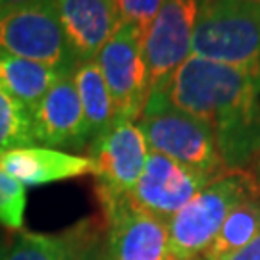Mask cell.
<instances>
[{"mask_svg": "<svg viewBox=\"0 0 260 260\" xmlns=\"http://www.w3.org/2000/svg\"><path fill=\"white\" fill-rule=\"evenodd\" d=\"M27 2H33V0H0V12L8 8H16V6H21V4H27Z\"/></svg>", "mask_w": 260, "mask_h": 260, "instance_id": "23", "label": "cell"}, {"mask_svg": "<svg viewBox=\"0 0 260 260\" xmlns=\"http://www.w3.org/2000/svg\"><path fill=\"white\" fill-rule=\"evenodd\" d=\"M0 170L18 179L23 187H41L94 174V166L89 156H77L41 145H29L2 152Z\"/></svg>", "mask_w": 260, "mask_h": 260, "instance_id": "13", "label": "cell"}, {"mask_svg": "<svg viewBox=\"0 0 260 260\" xmlns=\"http://www.w3.org/2000/svg\"><path fill=\"white\" fill-rule=\"evenodd\" d=\"M254 2H260V0H254Z\"/></svg>", "mask_w": 260, "mask_h": 260, "instance_id": "26", "label": "cell"}, {"mask_svg": "<svg viewBox=\"0 0 260 260\" xmlns=\"http://www.w3.org/2000/svg\"><path fill=\"white\" fill-rule=\"evenodd\" d=\"M156 89L174 108L210 125L225 170H247L258 158V75L191 54Z\"/></svg>", "mask_w": 260, "mask_h": 260, "instance_id": "1", "label": "cell"}, {"mask_svg": "<svg viewBox=\"0 0 260 260\" xmlns=\"http://www.w3.org/2000/svg\"><path fill=\"white\" fill-rule=\"evenodd\" d=\"M251 174L254 176V179H256V183L260 185V154H258V158L252 162V170H251Z\"/></svg>", "mask_w": 260, "mask_h": 260, "instance_id": "24", "label": "cell"}, {"mask_svg": "<svg viewBox=\"0 0 260 260\" xmlns=\"http://www.w3.org/2000/svg\"><path fill=\"white\" fill-rule=\"evenodd\" d=\"M72 79H74L75 91L79 94V103L83 108L87 133H89V143H91L94 137L104 133L116 121L114 103H112L110 91L104 83V77L94 60L77 66Z\"/></svg>", "mask_w": 260, "mask_h": 260, "instance_id": "16", "label": "cell"}, {"mask_svg": "<svg viewBox=\"0 0 260 260\" xmlns=\"http://www.w3.org/2000/svg\"><path fill=\"white\" fill-rule=\"evenodd\" d=\"M120 23H131L143 33L149 29L164 0H114Z\"/></svg>", "mask_w": 260, "mask_h": 260, "instance_id": "20", "label": "cell"}, {"mask_svg": "<svg viewBox=\"0 0 260 260\" xmlns=\"http://www.w3.org/2000/svg\"><path fill=\"white\" fill-rule=\"evenodd\" d=\"M79 251V228L70 232L50 233L19 232L8 243L2 260H77Z\"/></svg>", "mask_w": 260, "mask_h": 260, "instance_id": "17", "label": "cell"}, {"mask_svg": "<svg viewBox=\"0 0 260 260\" xmlns=\"http://www.w3.org/2000/svg\"><path fill=\"white\" fill-rule=\"evenodd\" d=\"M27 191L18 179L0 170V225L10 232H21L25 220Z\"/></svg>", "mask_w": 260, "mask_h": 260, "instance_id": "19", "label": "cell"}, {"mask_svg": "<svg viewBox=\"0 0 260 260\" xmlns=\"http://www.w3.org/2000/svg\"><path fill=\"white\" fill-rule=\"evenodd\" d=\"M260 232V189L245 197L239 205L232 208L223 220L220 232L212 243L199 256V260H228L245 245L256 237Z\"/></svg>", "mask_w": 260, "mask_h": 260, "instance_id": "15", "label": "cell"}, {"mask_svg": "<svg viewBox=\"0 0 260 260\" xmlns=\"http://www.w3.org/2000/svg\"><path fill=\"white\" fill-rule=\"evenodd\" d=\"M33 145L29 110L0 89V154Z\"/></svg>", "mask_w": 260, "mask_h": 260, "instance_id": "18", "label": "cell"}, {"mask_svg": "<svg viewBox=\"0 0 260 260\" xmlns=\"http://www.w3.org/2000/svg\"><path fill=\"white\" fill-rule=\"evenodd\" d=\"M56 14L79 64L94 60L120 25L114 0H54Z\"/></svg>", "mask_w": 260, "mask_h": 260, "instance_id": "12", "label": "cell"}, {"mask_svg": "<svg viewBox=\"0 0 260 260\" xmlns=\"http://www.w3.org/2000/svg\"><path fill=\"white\" fill-rule=\"evenodd\" d=\"M79 228V251L77 260H112L108 254L106 239L101 237L99 225L87 220L85 223L77 225Z\"/></svg>", "mask_w": 260, "mask_h": 260, "instance_id": "21", "label": "cell"}, {"mask_svg": "<svg viewBox=\"0 0 260 260\" xmlns=\"http://www.w3.org/2000/svg\"><path fill=\"white\" fill-rule=\"evenodd\" d=\"M99 203L108 223L106 247L112 260H174L168 222L131 208L125 197Z\"/></svg>", "mask_w": 260, "mask_h": 260, "instance_id": "10", "label": "cell"}, {"mask_svg": "<svg viewBox=\"0 0 260 260\" xmlns=\"http://www.w3.org/2000/svg\"><path fill=\"white\" fill-rule=\"evenodd\" d=\"M208 181L195 170L149 150L145 168L135 187L125 195V203L135 210L170 222Z\"/></svg>", "mask_w": 260, "mask_h": 260, "instance_id": "9", "label": "cell"}, {"mask_svg": "<svg viewBox=\"0 0 260 260\" xmlns=\"http://www.w3.org/2000/svg\"><path fill=\"white\" fill-rule=\"evenodd\" d=\"M258 189L251 170H228L210 179L168 222L170 256L174 260L199 258L220 232L233 206Z\"/></svg>", "mask_w": 260, "mask_h": 260, "instance_id": "4", "label": "cell"}, {"mask_svg": "<svg viewBox=\"0 0 260 260\" xmlns=\"http://www.w3.org/2000/svg\"><path fill=\"white\" fill-rule=\"evenodd\" d=\"M191 54L260 77V2L205 0Z\"/></svg>", "mask_w": 260, "mask_h": 260, "instance_id": "2", "label": "cell"}, {"mask_svg": "<svg viewBox=\"0 0 260 260\" xmlns=\"http://www.w3.org/2000/svg\"><path fill=\"white\" fill-rule=\"evenodd\" d=\"M29 118L33 143H39L41 147L56 150H83L89 147L83 108L72 75H66L50 87V91L29 112Z\"/></svg>", "mask_w": 260, "mask_h": 260, "instance_id": "11", "label": "cell"}, {"mask_svg": "<svg viewBox=\"0 0 260 260\" xmlns=\"http://www.w3.org/2000/svg\"><path fill=\"white\" fill-rule=\"evenodd\" d=\"M0 52L74 75L79 66L56 14L54 0H33L0 12Z\"/></svg>", "mask_w": 260, "mask_h": 260, "instance_id": "5", "label": "cell"}, {"mask_svg": "<svg viewBox=\"0 0 260 260\" xmlns=\"http://www.w3.org/2000/svg\"><path fill=\"white\" fill-rule=\"evenodd\" d=\"M99 201L121 199L139 179L149 156V145L135 121L118 120L89 143Z\"/></svg>", "mask_w": 260, "mask_h": 260, "instance_id": "7", "label": "cell"}, {"mask_svg": "<svg viewBox=\"0 0 260 260\" xmlns=\"http://www.w3.org/2000/svg\"><path fill=\"white\" fill-rule=\"evenodd\" d=\"M205 0H164L143 33V58L150 91L164 85L191 56L197 18Z\"/></svg>", "mask_w": 260, "mask_h": 260, "instance_id": "8", "label": "cell"}, {"mask_svg": "<svg viewBox=\"0 0 260 260\" xmlns=\"http://www.w3.org/2000/svg\"><path fill=\"white\" fill-rule=\"evenodd\" d=\"M68 74L33 60L0 52V89L29 112Z\"/></svg>", "mask_w": 260, "mask_h": 260, "instance_id": "14", "label": "cell"}, {"mask_svg": "<svg viewBox=\"0 0 260 260\" xmlns=\"http://www.w3.org/2000/svg\"><path fill=\"white\" fill-rule=\"evenodd\" d=\"M94 62L108 87L118 120H139L149 99V72L143 58V31L120 23Z\"/></svg>", "mask_w": 260, "mask_h": 260, "instance_id": "6", "label": "cell"}, {"mask_svg": "<svg viewBox=\"0 0 260 260\" xmlns=\"http://www.w3.org/2000/svg\"><path fill=\"white\" fill-rule=\"evenodd\" d=\"M137 125L150 150L172 158L208 179L228 172L210 125L174 108L158 89L149 93Z\"/></svg>", "mask_w": 260, "mask_h": 260, "instance_id": "3", "label": "cell"}, {"mask_svg": "<svg viewBox=\"0 0 260 260\" xmlns=\"http://www.w3.org/2000/svg\"><path fill=\"white\" fill-rule=\"evenodd\" d=\"M6 247H8V243L4 241V237L0 235V260H2V256H4V251H6Z\"/></svg>", "mask_w": 260, "mask_h": 260, "instance_id": "25", "label": "cell"}, {"mask_svg": "<svg viewBox=\"0 0 260 260\" xmlns=\"http://www.w3.org/2000/svg\"><path fill=\"white\" fill-rule=\"evenodd\" d=\"M228 260H260V232L249 245H245L241 251H237Z\"/></svg>", "mask_w": 260, "mask_h": 260, "instance_id": "22", "label": "cell"}]
</instances>
